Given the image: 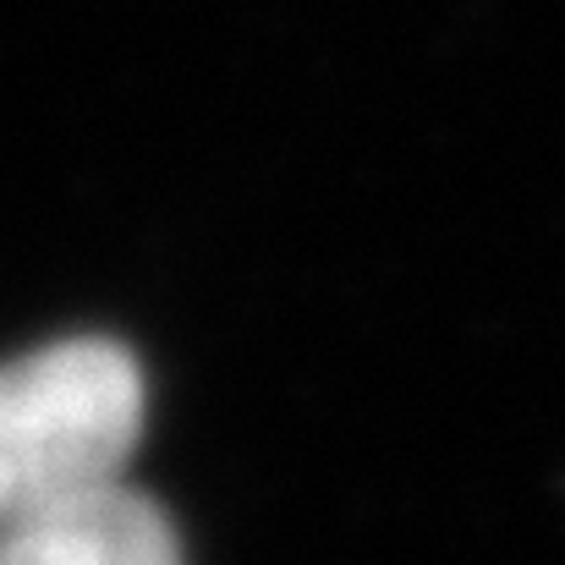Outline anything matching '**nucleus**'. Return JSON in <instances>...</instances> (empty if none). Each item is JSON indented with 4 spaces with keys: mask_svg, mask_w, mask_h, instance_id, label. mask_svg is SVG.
Segmentation results:
<instances>
[{
    "mask_svg": "<svg viewBox=\"0 0 565 565\" xmlns=\"http://www.w3.org/2000/svg\"><path fill=\"white\" fill-rule=\"evenodd\" d=\"M143 369L121 341L72 335L0 363V533L127 478Z\"/></svg>",
    "mask_w": 565,
    "mask_h": 565,
    "instance_id": "1",
    "label": "nucleus"
},
{
    "mask_svg": "<svg viewBox=\"0 0 565 565\" xmlns=\"http://www.w3.org/2000/svg\"><path fill=\"white\" fill-rule=\"evenodd\" d=\"M0 565H188L171 516L121 483L77 494L0 533Z\"/></svg>",
    "mask_w": 565,
    "mask_h": 565,
    "instance_id": "2",
    "label": "nucleus"
}]
</instances>
